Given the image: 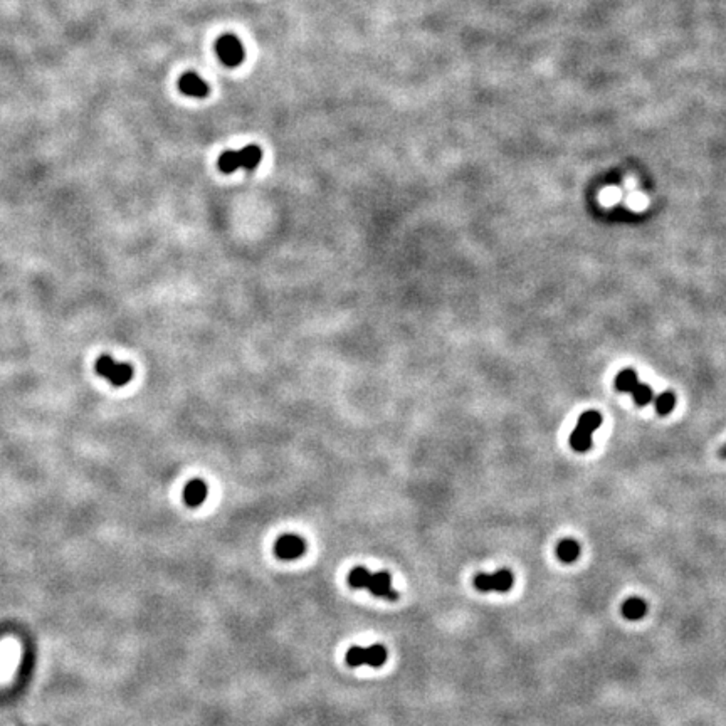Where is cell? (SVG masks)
Listing matches in <instances>:
<instances>
[{"mask_svg":"<svg viewBox=\"0 0 726 726\" xmlns=\"http://www.w3.org/2000/svg\"><path fill=\"white\" fill-rule=\"evenodd\" d=\"M348 585L352 588H368L374 595L387 601H397L398 594L392 587V577L387 572L372 573L365 567H355L348 573Z\"/></svg>","mask_w":726,"mask_h":726,"instance_id":"1","label":"cell"},{"mask_svg":"<svg viewBox=\"0 0 726 726\" xmlns=\"http://www.w3.org/2000/svg\"><path fill=\"white\" fill-rule=\"evenodd\" d=\"M261 158H263L261 148L256 145H249L239 152H224L219 158V169L224 173H232L239 169L254 170L259 167Z\"/></svg>","mask_w":726,"mask_h":726,"instance_id":"2","label":"cell"},{"mask_svg":"<svg viewBox=\"0 0 726 726\" xmlns=\"http://www.w3.org/2000/svg\"><path fill=\"white\" fill-rule=\"evenodd\" d=\"M602 424V415L597 411H587L580 415L575 431L570 435V446L577 452H587L592 448V434Z\"/></svg>","mask_w":726,"mask_h":726,"instance_id":"3","label":"cell"},{"mask_svg":"<svg viewBox=\"0 0 726 726\" xmlns=\"http://www.w3.org/2000/svg\"><path fill=\"white\" fill-rule=\"evenodd\" d=\"M616 389L619 390V392L631 394L639 407H646L647 404H651V400H653L654 397L653 389H651L649 385H646V383H640L638 374H636L632 368H625V370L617 375Z\"/></svg>","mask_w":726,"mask_h":726,"instance_id":"4","label":"cell"},{"mask_svg":"<svg viewBox=\"0 0 726 726\" xmlns=\"http://www.w3.org/2000/svg\"><path fill=\"white\" fill-rule=\"evenodd\" d=\"M387 657H389V653H387V649L382 644H372L370 647L353 646L350 647L345 656L346 664L352 666V668H359V666L380 668V666L385 664Z\"/></svg>","mask_w":726,"mask_h":726,"instance_id":"5","label":"cell"},{"mask_svg":"<svg viewBox=\"0 0 726 726\" xmlns=\"http://www.w3.org/2000/svg\"><path fill=\"white\" fill-rule=\"evenodd\" d=\"M96 372H98L101 377L106 378V380L113 383L114 387L126 385V383L132 382L133 378L132 365L123 362L120 363L108 355L99 356L98 362H96Z\"/></svg>","mask_w":726,"mask_h":726,"instance_id":"6","label":"cell"},{"mask_svg":"<svg viewBox=\"0 0 726 726\" xmlns=\"http://www.w3.org/2000/svg\"><path fill=\"white\" fill-rule=\"evenodd\" d=\"M515 585V575L508 568H501L493 573H478L474 577V587L479 592H498V594H506Z\"/></svg>","mask_w":726,"mask_h":726,"instance_id":"7","label":"cell"},{"mask_svg":"<svg viewBox=\"0 0 726 726\" xmlns=\"http://www.w3.org/2000/svg\"><path fill=\"white\" fill-rule=\"evenodd\" d=\"M215 51H217L219 59L229 68L239 66L245 58L244 46L236 36H222L215 44Z\"/></svg>","mask_w":726,"mask_h":726,"instance_id":"8","label":"cell"},{"mask_svg":"<svg viewBox=\"0 0 726 726\" xmlns=\"http://www.w3.org/2000/svg\"><path fill=\"white\" fill-rule=\"evenodd\" d=\"M306 550V543L301 536L298 535H282L279 536L276 545H274V552L281 560H296Z\"/></svg>","mask_w":726,"mask_h":726,"instance_id":"9","label":"cell"},{"mask_svg":"<svg viewBox=\"0 0 726 726\" xmlns=\"http://www.w3.org/2000/svg\"><path fill=\"white\" fill-rule=\"evenodd\" d=\"M178 88L184 95L191 96V98H206L208 96V86L206 81L200 76H197L195 73H187L180 77V83Z\"/></svg>","mask_w":726,"mask_h":726,"instance_id":"10","label":"cell"},{"mask_svg":"<svg viewBox=\"0 0 726 726\" xmlns=\"http://www.w3.org/2000/svg\"><path fill=\"white\" fill-rule=\"evenodd\" d=\"M207 484L202 479H192L187 483L184 489V501L191 508H197L202 505L207 498Z\"/></svg>","mask_w":726,"mask_h":726,"instance_id":"11","label":"cell"},{"mask_svg":"<svg viewBox=\"0 0 726 726\" xmlns=\"http://www.w3.org/2000/svg\"><path fill=\"white\" fill-rule=\"evenodd\" d=\"M649 607L640 597H631L622 604V616L627 620H640L647 614Z\"/></svg>","mask_w":726,"mask_h":726,"instance_id":"12","label":"cell"},{"mask_svg":"<svg viewBox=\"0 0 726 726\" xmlns=\"http://www.w3.org/2000/svg\"><path fill=\"white\" fill-rule=\"evenodd\" d=\"M580 552H582V546H580L577 540L565 538L557 545V557L564 564H573L580 557Z\"/></svg>","mask_w":726,"mask_h":726,"instance_id":"13","label":"cell"},{"mask_svg":"<svg viewBox=\"0 0 726 726\" xmlns=\"http://www.w3.org/2000/svg\"><path fill=\"white\" fill-rule=\"evenodd\" d=\"M656 412L659 415L671 414L676 405V396L673 392H662L656 397Z\"/></svg>","mask_w":726,"mask_h":726,"instance_id":"14","label":"cell"},{"mask_svg":"<svg viewBox=\"0 0 726 726\" xmlns=\"http://www.w3.org/2000/svg\"><path fill=\"white\" fill-rule=\"evenodd\" d=\"M721 456H723V457H726V446H725V448H723V449H721Z\"/></svg>","mask_w":726,"mask_h":726,"instance_id":"15","label":"cell"}]
</instances>
